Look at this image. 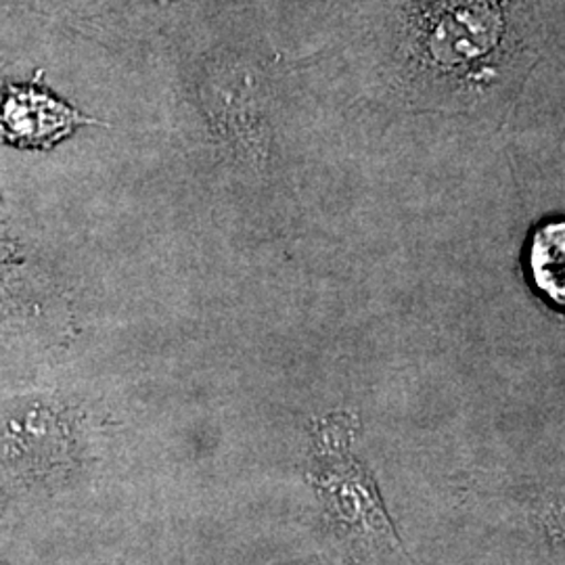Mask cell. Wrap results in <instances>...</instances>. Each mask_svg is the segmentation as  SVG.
I'll list each match as a JSON object with an SVG mask.
<instances>
[{
    "instance_id": "obj_1",
    "label": "cell",
    "mask_w": 565,
    "mask_h": 565,
    "mask_svg": "<svg viewBox=\"0 0 565 565\" xmlns=\"http://www.w3.org/2000/svg\"><path fill=\"white\" fill-rule=\"evenodd\" d=\"M345 448V431H338L333 427L321 431V445L315 461L317 469L312 478L319 486L324 507L352 534L392 551L396 539L392 536V527L385 520L380 497L363 467H359Z\"/></svg>"
},
{
    "instance_id": "obj_2",
    "label": "cell",
    "mask_w": 565,
    "mask_h": 565,
    "mask_svg": "<svg viewBox=\"0 0 565 565\" xmlns=\"http://www.w3.org/2000/svg\"><path fill=\"white\" fill-rule=\"evenodd\" d=\"M90 124L49 90L32 84H7L0 93V137L21 147H51L76 126Z\"/></svg>"
},
{
    "instance_id": "obj_3",
    "label": "cell",
    "mask_w": 565,
    "mask_h": 565,
    "mask_svg": "<svg viewBox=\"0 0 565 565\" xmlns=\"http://www.w3.org/2000/svg\"><path fill=\"white\" fill-rule=\"evenodd\" d=\"M527 268L534 287L565 308V221L541 226L527 245Z\"/></svg>"
},
{
    "instance_id": "obj_4",
    "label": "cell",
    "mask_w": 565,
    "mask_h": 565,
    "mask_svg": "<svg viewBox=\"0 0 565 565\" xmlns=\"http://www.w3.org/2000/svg\"><path fill=\"white\" fill-rule=\"evenodd\" d=\"M0 565H4V564H0Z\"/></svg>"
}]
</instances>
